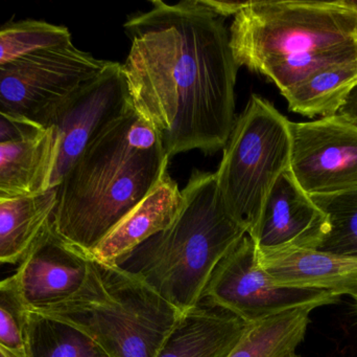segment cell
<instances>
[{"label":"cell","mask_w":357,"mask_h":357,"mask_svg":"<svg viewBox=\"0 0 357 357\" xmlns=\"http://www.w3.org/2000/svg\"><path fill=\"white\" fill-rule=\"evenodd\" d=\"M239 67L281 94L312 75L357 63V14L335 1L252 0L229 29Z\"/></svg>","instance_id":"3"},{"label":"cell","mask_w":357,"mask_h":357,"mask_svg":"<svg viewBox=\"0 0 357 357\" xmlns=\"http://www.w3.org/2000/svg\"><path fill=\"white\" fill-rule=\"evenodd\" d=\"M317 205L326 214L327 231L314 251L357 258V188L328 195H314Z\"/></svg>","instance_id":"21"},{"label":"cell","mask_w":357,"mask_h":357,"mask_svg":"<svg viewBox=\"0 0 357 357\" xmlns=\"http://www.w3.org/2000/svg\"><path fill=\"white\" fill-rule=\"evenodd\" d=\"M339 300L331 291L275 284L258 265L255 243L247 234L216 266L202 301L254 324L294 308H318Z\"/></svg>","instance_id":"8"},{"label":"cell","mask_w":357,"mask_h":357,"mask_svg":"<svg viewBox=\"0 0 357 357\" xmlns=\"http://www.w3.org/2000/svg\"><path fill=\"white\" fill-rule=\"evenodd\" d=\"M204 3L222 17L235 16L243 8H248L251 1H215V0H203Z\"/></svg>","instance_id":"25"},{"label":"cell","mask_w":357,"mask_h":357,"mask_svg":"<svg viewBox=\"0 0 357 357\" xmlns=\"http://www.w3.org/2000/svg\"><path fill=\"white\" fill-rule=\"evenodd\" d=\"M169 163L158 134L131 105L56 187L54 232L88 257L156 187Z\"/></svg>","instance_id":"2"},{"label":"cell","mask_w":357,"mask_h":357,"mask_svg":"<svg viewBox=\"0 0 357 357\" xmlns=\"http://www.w3.org/2000/svg\"><path fill=\"white\" fill-rule=\"evenodd\" d=\"M56 188L0 203V264H16L52 221Z\"/></svg>","instance_id":"17"},{"label":"cell","mask_w":357,"mask_h":357,"mask_svg":"<svg viewBox=\"0 0 357 357\" xmlns=\"http://www.w3.org/2000/svg\"><path fill=\"white\" fill-rule=\"evenodd\" d=\"M337 117L357 127V82L337 113Z\"/></svg>","instance_id":"26"},{"label":"cell","mask_w":357,"mask_h":357,"mask_svg":"<svg viewBox=\"0 0 357 357\" xmlns=\"http://www.w3.org/2000/svg\"><path fill=\"white\" fill-rule=\"evenodd\" d=\"M182 196L175 222L114 266L146 283L183 314L201 303L212 272L248 233L227 210L215 173L193 172Z\"/></svg>","instance_id":"4"},{"label":"cell","mask_w":357,"mask_h":357,"mask_svg":"<svg viewBox=\"0 0 357 357\" xmlns=\"http://www.w3.org/2000/svg\"><path fill=\"white\" fill-rule=\"evenodd\" d=\"M182 205V191L167 171L146 198L100 241L88 258L115 265L138 245L169 228L177 219Z\"/></svg>","instance_id":"14"},{"label":"cell","mask_w":357,"mask_h":357,"mask_svg":"<svg viewBox=\"0 0 357 357\" xmlns=\"http://www.w3.org/2000/svg\"><path fill=\"white\" fill-rule=\"evenodd\" d=\"M31 310L19 291L14 275L0 280V347L19 357L27 356V329Z\"/></svg>","instance_id":"23"},{"label":"cell","mask_w":357,"mask_h":357,"mask_svg":"<svg viewBox=\"0 0 357 357\" xmlns=\"http://www.w3.org/2000/svg\"><path fill=\"white\" fill-rule=\"evenodd\" d=\"M357 82V63L325 69L283 92L289 109L304 117H331Z\"/></svg>","instance_id":"19"},{"label":"cell","mask_w":357,"mask_h":357,"mask_svg":"<svg viewBox=\"0 0 357 357\" xmlns=\"http://www.w3.org/2000/svg\"><path fill=\"white\" fill-rule=\"evenodd\" d=\"M289 357H300V356H298L297 354H291V356H289Z\"/></svg>","instance_id":"30"},{"label":"cell","mask_w":357,"mask_h":357,"mask_svg":"<svg viewBox=\"0 0 357 357\" xmlns=\"http://www.w3.org/2000/svg\"><path fill=\"white\" fill-rule=\"evenodd\" d=\"M73 41L66 27L37 19L12 21L0 27V66L41 48Z\"/></svg>","instance_id":"22"},{"label":"cell","mask_w":357,"mask_h":357,"mask_svg":"<svg viewBox=\"0 0 357 357\" xmlns=\"http://www.w3.org/2000/svg\"><path fill=\"white\" fill-rule=\"evenodd\" d=\"M152 8L123 27L131 50L123 64L134 110L158 134L169 159L225 148L235 123V61L224 17L203 0Z\"/></svg>","instance_id":"1"},{"label":"cell","mask_w":357,"mask_h":357,"mask_svg":"<svg viewBox=\"0 0 357 357\" xmlns=\"http://www.w3.org/2000/svg\"><path fill=\"white\" fill-rule=\"evenodd\" d=\"M108 63L73 41L29 52L0 66V112L48 127L61 105Z\"/></svg>","instance_id":"7"},{"label":"cell","mask_w":357,"mask_h":357,"mask_svg":"<svg viewBox=\"0 0 357 357\" xmlns=\"http://www.w3.org/2000/svg\"><path fill=\"white\" fill-rule=\"evenodd\" d=\"M339 4L354 10L357 14V0H337Z\"/></svg>","instance_id":"27"},{"label":"cell","mask_w":357,"mask_h":357,"mask_svg":"<svg viewBox=\"0 0 357 357\" xmlns=\"http://www.w3.org/2000/svg\"><path fill=\"white\" fill-rule=\"evenodd\" d=\"M327 226L326 214L299 186L289 169L271 189L251 239L257 249H314Z\"/></svg>","instance_id":"12"},{"label":"cell","mask_w":357,"mask_h":357,"mask_svg":"<svg viewBox=\"0 0 357 357\" xmlns=\"http://www.w3.org/2000/svg\"><path fill=\"white\" fill-rule=\"evenodd\" d=\"M354 299L356 300V306H357V293H356V295L354 296Z\"/></svg>","instance_id":"29"},{"label":"cell","mask_w":357,"mask_h":357,"mask_svg":"<svg viewBox=\"0 0 357 357\" xmlns=\"http://www.w3.org/2000/svg\"><path fill=\"white\" fill-rule=\"evenodd\" d=\"M289 123L272 103L252 94L235 119L215 172L227 210L250 237L255 233L271 189L291 168Z\"/></svg>","instance_id":"6"},{"label":"cell","mask_w":357,"mask_h":357,"mask_svg":"<svg viewBox=\"0 0 357 357\" xmlns=\"http://www.w3.org/2000/svg\"><path fill=\"white\" fill-rule=\"evenodd\" d=\"M88 268L89 258L63 240L50 221L14 276L29 309L43 312L77 293Z\"/></svg>","instance_id":"11"},{"label":"cell","mask_w":357,"mask_h":357,"mask_svg":"<svg viewBox=\"0 0 357 357\" xmlns=\"http://www.w3.org/2000/svg\"><path fill=\"white\" fill-rule=\"evenodd\" d=\"M258 265L275 284L321 289L335 295L357 293V258L329 255L312 249H257Z\"/></svg>","instance_id":"13"},{"label":"cell","mask_w":357,"mask_h":357,"mask_svg":"<svg viewBox=\"0 0 357 357\" xmlns=\"http://www.w3.org/2000/svg\"><path fill=\"white\" fill-rule=\"evenodd\" d=\"M312 306L294 308L249 326L227 357H289L302 343Z\"/></svg>","instance_id":"18"},{"label":"cell","mask_w":357,"mask_h":357,"mask_svg":"<svg viewBox=\"0 0 357 357\" xmlns=\"http://www.w3.org/2000/svg\"><path fill=\"white\" fill-rule=\"evenodd\" d=\"M37 314L79 329L110 357H157L182 316L139 279L91 259L81 289Z\"/></svg>","instance_id":"5"},{"label":"cell","mask_w":357,"mask_h":357,"mask_svg":"<svg viewBox=\"0 0 357 357\" xmlns=\"http://www.w3.org/2000/svg\"><path fill=\"white\" fill-rule=\"evenodd\" d=\"M29 357H110L79 329L31 312L27 329Z\"/></svg>","instance_id":"20"},{"label":"cell","mask_w":357,"mask_h":357,"mask_svg":"<svg viewBox=\"0 0 357 357\" xmlns=\"http://www.w3.org/2000/svg\"><path fill=\"white\" fill-rule=\"evenodd\" d=\"M291 169L307 193L328 195L357 188V127L335 115L289 123Z\"/></svg>","instance_id":"10"},{"label":"cell","mask_w":357,"mask_h":357,"mask_svg":"<svg viewBox=\"0 0 357 357\" xmlns=\"http://www.w3.org/2000/svg\"><path fill=\"white\" fill-rule=\"evenodd\" d=\"M0 357H19L15 356V354H10L8 350L4 349V348L0 347Z\"/></svg>","instance_id":"28"},{"label":"cell","mask_w":357,"mask_h":357,"mask_svg":"<svg viewBox=\"0 0 357 357\" xmlns=\"http://www.w3.org/2000/svg\"><path fill=\"white\" fill-rule=\"evenodd\" d=\"M130 107L123 64L110 61L100 75L81 86L61 105L50 124L59 138L50 189L60 184L83 151Z\"/></svg>","instance_id":"9"},{"label":"cell","mask_w":357,"mask_h":357,"mask_svg":"<svg viewBox=\"0 0 357 357\" xmlns=\"http://www.w3.org/2000/svg\"><path fill=\"white\" fill-rule=\"evenodd\" d=\"M44 128L0 112V145L24 140L39 133Z\"/></svg>","instance_id":"24"},{"label":"cell","mask_w":357,"mask_h":357,"mask_svg":"<svg viewBox=\"0 0 357 357\" xmlns=\"http://www.w3.org/2000/svg\"><path fill=\"white\" fill-rule=\"evenodd\" d=\"M250 325L202 301L181 316L157 357H227Z\"/></svg>","instance_id":"15"},{"label":"cell","mask_w":357,"mask_h":357,"mask_svg":"<svg viewBox=\"0 0 357 357\" xmlns=\"http://www.w3.org/2000/svg\"><path fill=\"white\" fill-rule=\"evenodd\" d=\"M58 150L54 126L0 145V203L50 190Z\"/></svg>","instance_id":"16"}]
</instances>
